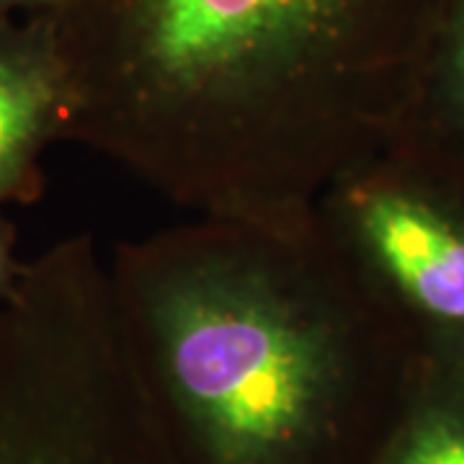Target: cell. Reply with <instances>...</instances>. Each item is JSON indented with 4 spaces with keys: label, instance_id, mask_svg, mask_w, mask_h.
Here are the masks:
<instances>
[{
    "label": "cell",
    "instance_id": "cell-1",
    "mask_svg": "<svg viewBox=\"0 0 464 464\" xmlns=\"http://www.w3.org/2000/svg\"><path fill=\"white\" fill-rule=\"evenodd\" d=\"M436 5L67 0L63 142L194 215H304L392 142Z\"/></svg>",
    "mask_w": 464,
    "mask_h": 464
},
{
    "label": "cell",
    "instance_id": "cell-2",
    "mask_svg": "<svg viewBox=\"0 0 464 464\" xmlns=\"http://www.w3.org/2000/svg\"><path fill=\"white\" fill-rule=\"evenodd\" d=\"M121 331L181 464H366L418 366L320 212L111 250Z\"/></svg>",
    "mask_w": 464,
    "mask_h": 464
},
{
    "label": "cell",
    "instance_id": "cell-3",
    "mask_svg": "<svg viewBox=\"0 0 464 464\" xmlns=\"http://www.w3.org/2000/svg\"><path fill=\"white\" fill-rule=\"evenodd\" d=\"M0 464H181L106 295L0 302Z\"/></svg>",
    "mask_w": 464,
    "mask_h": 464
},
{
    "label": "cell",
    "instance_id": "cell-4",
    "mask_svg": "<svg viewBox=\"0 0 464 464\" xmlns=\"http://www.w3.org/2000/svg\"><path fill=\"white\" fill-rule=\"evenodd\" d=\"M420 362L464 366V191L384 150L317 201Z\"/></svg>",
    "mask_w": 464,
    "mask_h": 464
},
{
    "label": "cell",
    "instance_id": "cell-5",
    "mask_svg": "<svg viewBox=\"0 0 464 464\" xmlns=\"http://www.w3.org/2000/svg\"><path fill=\"white\" fill-rule=\"evenodd\" d=\"M67 83L50 18L0 16V209L42 191V152L63 142Z\"/></svg>",
    "mask_w": 464,
    "mask_h": 464
},
{
    "label": "cell",
    "instance_id": "cell-6",
    "mask_svg": "<svg viewBox=\"0 0 464 464\" xmlns=\"http://www.w3.org/2000/svg\"><path fill=\"white\" fill-rule=\"evenodd\" d=\"M390 152L464 191V0H439Z\"/></svg>",
    "mask_w": 464,
    "mask_h": 464
},
{
    "label": "cell",
    "instance_id": "cell-7",
    "mask_svg": "<svg viewBox=\"0 0 464 464\" xmlns=\"http://www.w3.org/2000/svg\"><path fill=\"white\" fill-rule=\"evenodd\" d=\"M366 464H464V366L418 362Z\"/></svg>",
    "mask_w": 464,
    "mask_h": 464
},
{
    "label": "cell",
    "instance_id": "cell-8",
    "mask_svg": "<svg viewBox=\"0 0 464 464\" xmlns=\"http://www.w3.org/2000/svg\"><path fill=\"white\" fill-rule=\"evenodd\" d=\"M21 258L16 256V235L11 222L5 219L3 209H0V297L11 289V284L21 271Z\"/></svg>",
    "mask_w": 464,
    "mask_h": 464
},
{
    "label": "cell",
    "instance_id": "cell-9",
    "mask_svg": "<svg viewBox=\"0 0 464 464\" xmlns=\"http://www.w3.org/2000/svg\"><path fill=\"white\" fill-rule=\"evenodd\" d=\"M67 0H0V16H36V14H52L63 8Z\"/></svg>",
    "mask_w": 464,
    "mask_h": 464
}]
</instances>
